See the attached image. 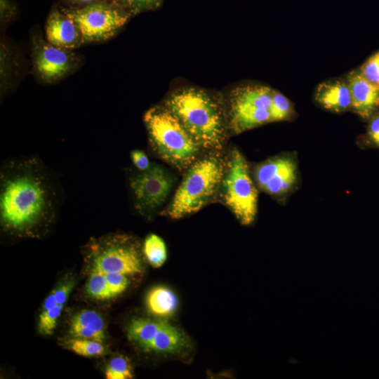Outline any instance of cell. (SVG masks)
<instances>
[{
  "label": "cell",
  "instance_id": "cell-20",
  "mask_svg": "<svg viewBox=\"0 0 379 379\" xmlns=\"http://www.w3.org/2000/svg\"><path fill=\"white\" fill-rule=\"evenodd\" d=\"M270 122L288 121L295 114L291 102L281 93L272 90L270 105Z\"/></svg>",
  "mask_w": 379,
  "mask_h": 379
},
{
  "label": "cell",
  "instance_id": "cell-24",
  "mask_svg": "<svg viewBox=\"0 0 379 379\" xmlns=\"http://www.w3.org/2000/svg\"><path fill=\"white\" fill-rule=\"evenodd\" d=\"M112 2L134 15L156 10L161 6L162 0H113Z\"/></svg>",
  "mask_w": 379,
  "mask_h": 379
},
{
  "label": "cell",
  "instance_id": "cell-6",
  "mask_svg": "<svg viewBox=\"0 0 379 379\" xmlns=\"http://www.w3.org/2000/svg\"><path fill=\"white\" fill-rule=\"evenodd\" d=\"M92 270L102 273L136 274L143 270L140 246L131 237L109 235L89 246Z\"/></svg>",
  "mask_w": 379,
  "mask_h": 379
},
{
  "label": "cell",
  "instance_id": "cell-22",
  "mask_svg": "<svg viewBox=\"0 0 379 379\" xmlns=\"http://www.w3.org/2000/svg\"><path fill=\"white\" fill-rule=\"evenodd\" d=\"M69 348L76 354L84 357L100 356L104 354L105 351L102 343L84 338L72 340Z\"/></svg>",
  "mask_w": 379,
  "mask_h": 379
},
{
  "label": "cell",
  "instance_id": "cell-7",
  "mask_svg": "<svg viewBox=\"0 0 379 379\" xmlns=\"http://www.w3.org/2000/svg\"><path fill=\"white\" fill-rule=\"evenodd\" d=\"M78 26L82 44L107 40L132 16L116 4L95 2L79 9H62Z\"/></svg>",
  "mask_w": 379,
  "mask_h": 379
},
{
  "label": "cell",
  "instance_id": "cell-15",
  "mask_svg": "<svg viewBox=\"0 0 379 379\" xmlns=\"http://www.w3.org/2000/svg\"><path fill=\"white\" fill-rule=\"evenodd\" d=\"M69 333L74 338H84L103 343L105 339V323L95 311L84 310L72 317Z\"/></svg>",
  "mask_w": 379,
  "mask_h": 379
},
{
  "label": "cell",
  "instance_id": "cell-5",
  "mask_svg": "<svg viewBox=\"0 0 379 379\" xmlns=\"http://www.w3.org/2000/svg\"><path fill=\"white\" fill-rule=\"evenodd\" d=\"M222 185L226 206L241 225H251L258 211V191L248 163L237 148L230 153Z\"/></svg>",
  "mask_w": 379,
  "mask_h": 379
},
{
  "label": "cell",
  "instance_id": "cell-30",
  "mask_svg": "<svg viewBox=\"0 0 379 379\" xmlns=\"http://www.w3.org/2000/svg\"><path fill=\"white\" fill-rule=\"evenodd\" d=\"M131 158L133 165L140 171L148 169L151 165L146 153L140 149H133L131 152Z\"/></svg>",
  "mask_w": 379,
  "mask_h": 379
},
{
  "label": "cell",
  "instance_id": "cell-18",
  "mask_svg": "<svg viewBox=\"0 0 379 379\" xmlns=\"http://www.w3.org/2000/svg\"><path fill=\"white\" fill-rule=\"evenodd\" d=\"M163 320H152L147 318H135L131 320L127 334L129 340L145 351L161 328Z\"/></svg>",
  "mask_w": 379,
  "mask_h": 379
},
{
  "label": "cell",
  "instance_id": "cell-1",
  "mask_svg": "<svg viewBox=\"0 0 379 379\" xmlns=\"http://www.w3.org/2000/svg\"><path fill=\"white\" fill-rule=\"evenodd\" d=\"M47 168L36 157L13 159L0 171V220L20 234H37L55 218L58 194Z\"/></svg>",
  "mask_w": 379,
  "mask_h": 379
},
{
  "label": "cell",
  "instance_id": "cell-31",
  "mask_svg": "<svg viewBox=\"0 0 379 379\" xmlns=\"http://www.w3.org/2000/svg\"><path fill=\"white\" fill-rule=\"evenodd\" d=\"M73 1L77 3H87L88 4L95 3L98 0H72Z\"/></svg>",
  "mask_w": 379,
  "mask_h": 379
},
{
  "label": "cell",
  "instance_id": "cell-8",
  "mask_svg": "<svg viewBox=\"0 0 379 379\" xmlns=\"http://www.w3.org/2000/svg\"><path fill=\"white\" fill-rule=\"evenodd\" d=\"M272 89L251 84L234 88L230 99V126L239 134L270 122Z\"/></svg>",
  "mask_w": 379,
  "mask_h": 379
},
{
  "label": "cell",
  "instance_id": "cell-12",
  "mask_svg": "<svg viewBox=\"0 0 379 379\" xmlns=\"http://www.w3.org/2000/svg\"><path fill=\"white\" fill-rule=\"evenodd\" d=\"M351 93V109L363 119H369L379 108V86L365 79L359 70H353L346 80Z\"/></svg>",
  "mask_w": 379,
  "mask_h": 379
},
{
  "label": "cell",
  "instance_id": "cell-10",
  "mask_svg": "<svg viewBox=\"0 0 379 379\" xmlns=\"http://www.w3.org/2000/svg\"><path fill=\"white\" fill-rule=\"evenodd\" d=\"M32 59L36 74L46 82L65 77L74 69L78 62L74 53L46 43L37 34L32 37Z\"/></svg>",
  "mask_w": 379,
  "mask_h": 379
},
{
  "label": "cell",
  "instance_id": "cell-11",
  "mask_svg": "<svg viewBox=\"0 0 379 379\" xmlns=\"http://www.w3.org/2000/svg\"><path fill=\"white\" fill-rule=\"evenodd\" d=\"M254 178L258 187L265 193L274 197L286 195L298 180L296 162L288 156L269 159L255 167Z\"/></svg>",
  "mask_w": 379,
  "mask_h": 379
},
{
  "label": "cell",
  "instance_id": "cell-28",
  "mask_svg": "<svg viewBox=\"0 0 379 379\" xmlns=\"http://www.w3.org/2000/svg\"><path fill=\"white\" fill-rule=\"evenodd\" d=\"M104 275L114 298L125 291L128 285V279L126 274L105 273Z\"/></svg>",
  "mask_w": 379,
  "mask_h": 379
},
{
  "label": "cell",
  "instance_id": "cell-27",
  "mask_svg": "<svg viewBox=\"0 0 379 379\" xmlns=\"http://www.w3.org/2000/svg\"><path fill=\"white\" fill-rule=\"evenodd\" d=\"M359 71L368 81L379 86V51L368 58Z\"/></svg>",
  "mask_w": 379,
  "mask_h": 379
},
{
  "label": "cell",
  "instance_id": "cell-21",
  "mask_svg": "<svg viewBox=\"0 0 379 379\" xmlns=\"http://www.w3.org/2000/svg\"><path fill=\"white\" fill-rule=\"evenodd\" d=\"M86 293L90 297L99 300L114 298L104 274L92 269L86 285Z\"/></svg>",
  "mask_w": 379,
  "mask_h": 379
},
{
  "label": "cell",
  "instance_id": "cell-4",
  "mask_svg": "<svg viewBox=\"0 0 379 379\" xmlns=\"http://www.w3.org/2000/svg\"><path fill=\"white\" fill-rule=\"evenodd\" d=\"M225 168L222 159L216 154L197 159L187 168L172 201L162 213L179 219L199 211L222 184Z\"/></svg>",
  "mask_w": 379,
  "mask_h": 379
},
{
  "label": "cell",
  "instance_id": "cell-14",
  "mask_svg": "<svg viewBox=\"0 0 379 379\" xmlns=\"http://www.w3.org/2000/svg\"><path fill=\"white\" fill-rule=\"evenodd\" d=\"M314 99L324 108L334 112L351 109V93L345 81L335 79L321 83L316 89Z\"/></svg>",
  "mask_w": 379,
  "mask_h": 379
},
{
  "label": "cell",
  "instance_id": "cell-9",
  "mask_svg": "<svg viewBox=\"0 0 379 379\" xmlns=\"http://www.w3.org/2000/svg\"><path fill=\"white\" fill-rule=\"evenodd\" d=\"M175 178L164 167L151 163L148 169L131 173L128 186L135 209L143 215L154 214L165 203Z\"/></svg>",
  "mask_w": 379,
  "mask_h": 379
},
{
  "label": "cell",
  "instance_id": "cell-19",
  "mask_svg": "<svg viewBox=\"0 0 379 379\" xmlns=\"http://www.w3.org/2000/svg\"><path fill=\"white\" fill-rule=\"evenodd\" d=\"M142 251L145 258L153 267H161L166 260V244L157 234H151L145 238Z\"/></svg>",
  "mask_w": 379,
  "mask_h": 379
},
{
  "label": "cell",
  "instance_id": "cell-25",
  "mask_svg": "<svg viewBox=\"0 0 379 379\" xmlns=\"http://www.w3.org/2000/svg\"><path fill=\"white\" fill-rule=\"evenodd\" d=\"M63 306V305H58L48 310H42L38 322V329L41 334L50 335L53 333Z\"/></svg>",
  "mask_w": 379,
  "mask_h": 379
},
{
  "label": "cell",
  "instance_id": "cell-26",
  "mask_svg": "<svg viewBox=\"0 0 379 379\" xmlns=\"http://www.w3.org/2000/svg\"><path fill=\"white\" fill-rule=\"evenodd\" d=\"M74 285V282L69 280L64 282L55 288L45 300L43 305V310H48L58 305H64Z\"/></svg>",
  "mask_w": 379,
  "mask_h": 379
},
{
  "label": "cell",
  "instance_id": "cell-29",
  "mask_svg": "<svg viewBox=\"0 0 379 379\" xmlns=\"http://www.w3.org/2000/svg\"><path fill=\"white\" fill-rule=\"evenodd\" d=\"M366 140L369 146L379 148V112L369 119Z\"/></svg>",
  "mask_w": 379,
  "mask_h": 379
},
{
  "label": "cell",
  "instance_id": "cell-17",
  "mask_svg": "<svg viewBox=\"0 0 379 379\" xmlns=\"http://www.w3.org/2000/svg\"><path fill=\"white\" fill-rule=\"evenodd\" d=\"M148 311L158 317H166L172 315L178 307V298L173 291L166 286L152 288L146 297Z\"/></svg>",
  "mask_w": 379,
  "mask_h": 379
},
{
  "label": "cell",
  "instance_id": "cell-3",
  "mask_svg": "<svg viewBox=\"0 0 379 379\" xmlns=\"http://www.w3.org/2000/svg\"><path fill=\"white\" fill-rule=\"evenodd\" d=\"M149 142L163 160L179 169L188 168L202 147L166 107L155 106L144 115Z\"/></svg>",
  "mask_w": 379,
  "mask_h": 379
},
{
  "label": "cell",
  "instance_id": "cell-16",
  "mask_svg": "<svg viewBox=\"0 0 379 379\" xmlns=\"http://www.w3.org/2000/svg\"><path fill=\"white\" fill-rule=\"evenodd\" d=\"M187 343V338L180 329L164 321L148 351L161 354H176L182 351Z\"/></svg>",
  "mask_w": 379,
  "mask_h": 379
},
{
  "label": "cell",
  "instance_id": "cell-2",
  "mask_svg": "<svg viewBox=\"0 0 379 379\" xmlns=\"http://www.w3.org/2000/svg\"><path fill=\"white\" fill-rule=\"evenodd\" d=\"M164 107L202 147L222 149L225 139L224 117L209 93L197 88H181L166 98Z\"/></svg>",
  "mask_w": 379,
  "mask_h": 379
},
{
  "label": "cell",
  "instance_id": "cell-23",
  "mask_svg": "<svg viewBox=\"0 0 379 379\" xmlns=\"http://www.w3.org/2000/svg\"><path fill=\"white\" fill-rule=\"evenodd\" d=\"M107 379H130L133 378L132 368L128 359L118 356L112 358L105 371Z\"/></svg>",
  "mask_w": 379,
  "mask_h": 379
},
{
  "label": "cell",
  "instance_id": "cell-13",
  "mask_svg": "<svg viewBox=\"0 0 379 379\" xmlns=\"http://www.w3.org/2000/svg\"><path fill=\"white\" fill-rule=\"evenodd\" d=\"M46 33L50 44L62 48L69 50L82 44V36L78 26L63 11L56 8L49 13Z\"/></svg>",
  "mask_w": 379,
  "mask_h": 379
}]
</instances>
